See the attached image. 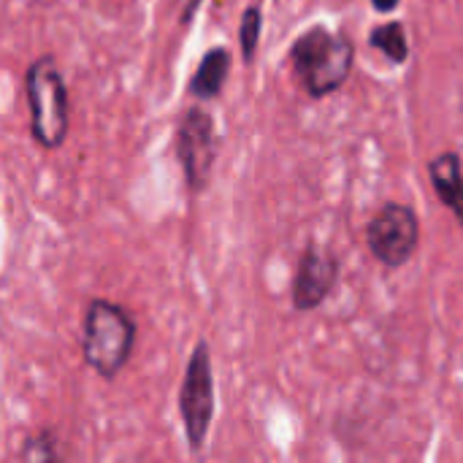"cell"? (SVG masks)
Returning a JSON list of instances; mask_svg holds the SVG:
<instances>
[{"mask_svg":"<svg viewBox=\"0 0 463 463\" xmlns=\"http://www.w3.org/2000/svg\"><path fill=\"white\" fill-rule=\"evenodd\" d=\"M30 133L41 149H60L71 130V98L54 57H38L24 73Z\"/></svg>","mask_w":463,"mask_h":463,"instance_id":"obj_2","label":"cell"},{"mask_svg":"<svg viewBox=\"0 0 463 463\" xmlns=\"http://www.w3.org/2000/svg\"><path fill=\"white\" fill-rule=\"evenodd\" d=\"M231 62H233V57H231V52L225 46H212L201 57L195 73L190 76L187 95H193L195 100H214V98H220V92H222V87L228 81V73H231Z\"/></svg>","mask_w":463,"mask_h":463,"instance_id":"obj_8","label":"cell"},{"mask_svg":"<svg viewBox=\"0 0 463 463\" xmlns=\"http://www.w3.org/2000/svg\"><path fill=\"white\" fill-rule=\"evenodd\" d=\"M336 282V260L317 247H309L298 263L296 271V285H293V304L296 309L307 312L323 304V298L331 293Z\"/></svg>","mask_w":463,"mask_h":463,"instance_id":"obj_7","label":"cell"},{"mask_svg":"<svg viewBox=\"0 0 463 463\" xmlns=\"http://www.w3.org/2000/svg\"><path fill=\"white\" fill-rule=\"evenodd\" d=\"M198 5H201V0H187V5H184V11H182V16H179V27H187V24H190V19H193V14L198 11Z\"/></svg>","mask_w":463,"mask_h":463,"instance_id":"obj_13","label":"cell"},{"mask_svg":"<svg viewBox=\"0 0 463 463\" xmlns=\"http://www.w3.org/2000/svg\"><path fill=\"white\" fill-rule=\"evenodd\" d=\"M260 27H263V14L258 5L244 8L241 22H239V43H241V57L244 62H252L258 41H260Z\"/></svg>","mask_w":463,"mask_h":463,"instance_id":"obj_12","label":"cell"},{"mask_svg":"<svg viewBox=\"0 0 463 463\" xmlns=\"http://www.w3.org/2000/svg\"><path fill=\"white\" fill-rule=\"evenodd\" d=\"M431 179L434 190L442 198L445 206L456 212V217L463 222V174L461 163L456 155H442L431 163Z\"/></svg>","mask_w":463,"mask_h":463,"instance_id":"obj_9","label":"cell"},{"mask_svg":"<svg viewBox=\"0 0 463 463\" xmlns=\"http://www.w3.org/2000/svg\"><path fill=\"white\" fill-rule=\"evenodd\" d=\"M19 458L30 463H49L60 461L62 453L57 450V437L52 431H38V434H33V437H27L22 442Z\"/></svg>","mask_w":463,"mask_h":463,"instance_id":"obj_10","label":"cell"},{"mask_svg":"<svg viewBox=\"0 0 463 463\" xmlns=\"http://www.w3.org/2000/svg\"><path fill=\"white\" fill-rule=\"evenodd\" d=\"M136 347L133 315L106 298H92L81 317V355L84 364L103 380H117Z\"/></svg>","mask_w":463,"mask_h":463,"instance_id":"obj_1","label":"cell"},{"mask_svg":"<svg viewBox=\"0 0 463 463\" xmlns=\"http://www.w3.org/2000/svg\"><path fill=\"white\" fill-rule=\"evenodd\" d=\"M372 3H374V8H380V11H391V8H396L399 0H372Z\"/></svg>","mask_w":463,"mask_h":463,"instance_id":"obj_14","label":"cell"},{"mask_svg":"<svg viewBox=\"0 0 463 463\" xmlns=\"http://www.w3.org/2000/svg\"><path fill=\"white\" fill-rule=\"evenodd\" d=\"M290 60L307 92L323 98L347 79L353 46L345 35H334L326 27H312L293 43Z\"/></svg>","mask_w":463,"mask_h":463,"instance_id":"obj_3","label":"cell"},{"mask_svg":"<svg viewBox=\"0 0 463 463\" xmlns=\"http://www.w3.org/2000/svg\"><path fill=\"white\" fill-rule=\"evenodd\" d=\"M174 152L182 165L190 193L206 190L214 163H217V133L214 119L206 109L193 106L182 111L174 130Z\"/></svg>","mask_w":463,"mask_h":463,"instance_id":"obj_5","label":"cell"},{"mask_svg":"<svg viewBox=\"0 0 463 463\" xmlns=\"http://www.w3.org/2000/svg\"><path fill=\"white\" fill-rule=\"evenodd\" d=\"M372 43L377 49H383L393 62H404L407 60V35H404V27L399 22L377 27L372 33Z\"/></svg>","mask_w":463,"mask_h":463,"instance_id":"obj_11","label":"cell"},{"mask_svg":"<svg viewBox=\"0 0 463 463\" xmlns=\"http://www.w3.org/2000/svg\"><path fill=\"white\" fill-rule=\"evenodd\" d=\"M418 220L412 209L402 203H388L369 225V244L372 252L388 263V266H402L412 258L418 247Z\"/></svg>","mask_w":463,"mask_h":463,"instance_id":"obj_6","label":"cell"},{"mask_svg":"<svg viewBox=\"0 0 463 463\" xmlns=\"http://www.w3.org/2000/svg\"><path fill=\"white\" fill-rule=\"evenodd\" d=\"M176 404H179L187 448L195 456L203 450L214 418V369H212V350L206 339L195 342L190 353Z\"/></svg>","mask_w":463,"mask_h":463,"instance_id":"obj_4","label":"cell"}]
</instances>
